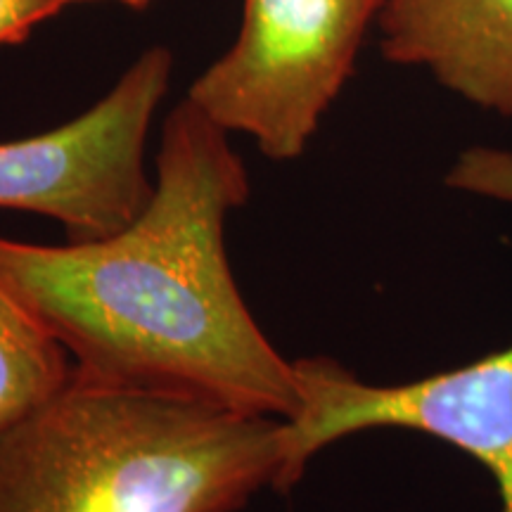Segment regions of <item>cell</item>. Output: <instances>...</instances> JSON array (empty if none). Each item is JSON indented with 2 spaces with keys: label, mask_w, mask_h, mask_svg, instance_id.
<instances>
[{
  "label": "cell",
  "mask_w": 512,
  "mask_h": 512,
  "mask_svg": "<svg viewBox=\"0 0 512 512\" xmlns=\"http://www.w3.org/2000/svg\"><path fill=\"white\" fill-rule=\"evenodd\" d=\"M62 8L57 0H0V48L27 41L38 24Z\"/></svg>",
  "instance_id": "8"
},
{
  "label": "cell",
  "mask_w": 512,
  "mask_h": 512,
  "mask_svg": "<svg viewBox=\"0 0 512 512\" xmlns=\"http://www.w3.org/2000/svg\"><path fill=\"white\" fill-rule=\"evenodd\" d=\"M446 185L512 204V150L475 145L460 152ZM294 363L299 411L283 420L278 494L302 482L323 448L366 430H411L451 444L494 479L512 512V344L494 354L399 384H370L328 356Z\"/></svg>",
  "instance_id": "3"
},
{
  "label": "cell",
  "mask_w": 512,
  "mask_h": 512,
  "mask_svg": "<svg viewBox=\"0 0 512 512\" xmlns=\"http://www.w3.org/2000/svg\"><path fill=\"white\" fill-rule=\"evenodd\" d=\"M171 69L169 50L150 48L88 112L53 131L0 143V209L55 219L67 242L126 228L155 190L145 174V145Z\"/></svg>",
  "instance_id": "5"
},
{
  "label": "cell",
  "mask_w": 512,
  "mask_h": 512,
  "mask_svg": "<svg viewBox=\"0 0 512 512\" xmlns=\"http://www.w3.org/2000/svg\"><path fill=\"white\" fill-rule=\"evenodd\" d=\"M283 420L81 380L0 437V512H240Z\"/></svg>",
  "instance_id": "2"
},
{
  "label": "cell",
  "mask_w": 512,
  "mask_h": 512,
  "mask_svg": "<svg viewBox=\"0 0 512 512\" xmlns=\"http://www.w3.org/2000/svg\"><path fill=\"white\" fill-rule=\"evenodd\" d=\"M247 166L185 98L162 128L155 190L119 233L67 245L0 238V285L60 339L74 375L247 415L299 411L294 363L259 328L228 261Z\"/></svg>",
  "instance_id": "1"
},
{
  "label": "cell",
  "mask_w": 512,
  "mask_h": 512,
  "mask_svg": "<svg viewBox=\"0 0 512 512\" xmlns=\"http://www.w3.org/2000/svg\"><path fill=\"white\" fill-rule=\"evenodd\" d=\"M74 380L69 351L0 285V437Z\"/></svg>",
  "instance_id": "7"
},
{
  "label": "cell",
  "mask_w": 512,
  "mask_h": 512,
  "mask_svg": "<svg viewBox=\"0 0 512 512\" xmlns=\"http://www.w3.org/2000/svg\"><path fill=\"white\" fill-rule=\"evenodd\" d=\"M382 8L384 0H245L238 41L197 76L188 100L223 131L254 138L273 162L302 157Z\"/></svg>",
  "instance_id": "4"
},
{
  "label": "cell",
  "mask_w": 512,
  "mask_h": 512,
  "mask_svg": "<svg viewBox=\"0 0 512 512\" xmlns=\"http://www.w3.org/2000/svg\"><path fill=\"white\" fill-rule=\"evenodd\" d=\"M57 3L67 5V3H83V0H57ZM117 3L126 5V8H131V10H145V8H150L152 0H117Z\"/></svg>",
  "instance_id": "9"
},
{
  "label": "cell",
  "mask_w": 512,
  "mask_h": 512,
  "mask_svg": "<svg viewBox=\"0 0 512 512\" xmlns=\"http://www.w3.org/2000/svg\"><path fill=\"white\" fill-rule=\"evenodd\" d=\"M377 19L384 60L512 119V0H384Z\"/></svg>",
  "instance_id": "6"
}]
</instances>
